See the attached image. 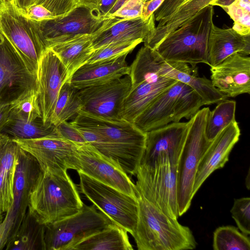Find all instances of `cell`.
Returning <instances> with one entry per match:
<instances>
[{
    "instance_id": "obj_23",
    "label": "cell",
    "mask_w": 250,
    "mask_h": 250,
    "mask_svg": "<svg viewBox=\"0 0 250 250\" xmlns=\"http://www.w3.org/2000/svg\"><path fill=\"white\" fill-rule=\"evenodd\" d=\"M240 134L238 123L234 120L212 141L199 164L194 179L193 197L213 172L224 167Z\"/></svg>"
},
{
    "instance_id": "obj_17",
    "label": "cell",
    "mask_w": 250,
    "mask_h": 250,
    "mask_svg": "<svg viewBox=\"0 0 250 250\" xmlns=\"http://www.w3.org/2000/svg\"><path fill=\"white\" fill-rule=\"evenodd\" d=\"M188 122L171 123L146 133V147L140 165L165 159L177 166L187 137Z\"/></svg>"
},
{
    "instance_id": "obj_27",
    "label": "cell",
    "mask_w": 250,
    "mask_h": 250,
    "mask_svg": "<svg viewBox=\"0 0 250 250\" xmlns=\"http://www.w3.org/2000/svg\"><path fill=\"white\" fill-rule=\"evenodd\" d=\"M20 146L12 138L0 133V213L6 214L14 201L13 186Z\"/></svg>"
},
{
    "instance_id": "obj_30",
    "label": "cell",
    "mask_w": 250,
    "mask_h": 250,
    "mask_svg": "<svg viewBox=\"0 0 250 250\" xmlns=\"http://www.w3.org/2000/svg\"><path fill=\"white\" fill-rule=\"evenodd\" d=\"M127 232L113 223L78 242L70 250H132Z\"/></svg>"
},
{
    "instance_id": "obj_22",
    "label": "cell",
    "mask_w": 250,
    "mask_h": 250,
    "mask_svg": "<svg viewBox=\"0 0 250 250\" xmlns=\"http://www.w3.org/2000/svg\"><path fill=\"white\" fill-rule=\"evenodd\" d=\"M153 13L146 20L142 17L131 19L109 18L94 34V50L112 43L142 40L155 28Z\"/></svg>"
},
{
    "instance_id": "obj_10",
    "label": "cell",
    "mask_w": 250,
    "mask_h": 250,
    "mask_svg": "<svg viewBox=\"0 0 250 250\" xmlns=\"http://www.w3.org/2000/svg\"><path fill=\"white\" fill-rule=\"evenodd\" d=\"M78 173L81 192L113 223L132 235L138 217L137 198L104 184L82 172Z\"/></svg>"
},
{
    "instance_id": "obj_45",
    "label": "cell",
    "mask_w": 250,
    "mask_h": 250,
    "mask_svg": "<svg viewBox=\"0 0 250 250\" xmlns=\"http://www.w3.org/2000/svg\"><path fill=\"white\" fill-rule=\"evenodd\" d=\"M11 109V104H5L0 107V133L9 120Z\"/></svg>"
},
{
    "instance_id": "obj_49",
    "label": "cell",
    "mask_w": 250,
    "mask_h": 250,
    "mask_svg": "<svg viewBox=\"0 0 250 250\" xmlns=\"http://www.w3.org/2000/svg\"><path fill=\"white\" fill-rule=\"evenodd\" d=\"M4 215L5 214L0 213V224L2 222L4 217Z\"/></svg>"
},
{
    "instance_id": "obj_35",
    "label": "cell",
    "mask_w": 250,
    "mask_h": 250,
    "mask_svg": "<svg viewBox=\"0 0 250 250\" xmlns=\"http://www.w3.org/2000/svg\"><path fill=\"white\" fill-rule=\"evenodd\" d=\"M212 246L214 250H250V240L238 228L222 226L213 232Z\"/></svg>"
},
{
    "instance_id": "obj_20",
    "label": "cell",
    "mask_w": 250,
    "mask_h": 250,
    "mask_svg": "<svg viewBox=\"0 0 250 250\" xmlns=\"http://www.w3.org/2000/svg\"><path fill=\"white\" fill-rule=\"evenodd\" d=\"M214 0H165L163 17L144 41L152 50L171 32L189 21Z\"/></svg>"
},
{
    "instance_id": "obj_44",
    "label": "cell",
    "mask_w": 250,
    "mask_h": 250,
    "mask_svg": "<svg viewBox=\"0 0 250 250\" xmlns=\"http://www.w3.org/2000/svg\"><path fill=\"white\" fill-rule=\"evenodd\" d=\"M164 0H150L144 2L142 17L146 20L160 6Z\"/></svg>"
},
{
    "instance_id": "obj_32",
    "label": "cell",
    "mask_w": 250,
    "mask_h": 250,
    "mask_svg": "<svg viewBox=\"0 0 250 250\" xmlns=\"http://www.w3.org/2000/svg\"><path fill=\"white\" fill-rule=\"evenodd\" d=\"M79 89L65 82L59 91L50 123L57 126L61 123L74 118L81 110L82 102Z\"/></svg>"
},
{
    "instance_id": "obj_6",
    "label": "cell",
    "mask_w": 250,
    "mask_h": 250,
    "mask_svg": "<svg viewBox=\"0 0 250 250\" xmlns=\"http://www.w3.org/2000/svg\"><path fill=\"white\" fill-rule=\"evenodd\" d=\"M204 105L195 90L177 81L157 96L132 123L146 133L179 122L183 118L189 120Z\"/></svg>"
},
{
    "instance_id": "obj_14",
    "label": "cell",
    "mask_w": 250,
    "mask_h": 250,
    "mask_svg": "<svg viewBox=\"0 0 250 250\" xmlns=\"http://www.w3.org/2000/svg\"><path fill=\"white\" fill-rule=\"evenodd\" d=\"M107 19L98 16L90 8L78 6L64 16L36 22L40 36L47 48L78 35L93 34Z\"/></svg>"
},
{
    "instance_id": "obj_33",
    "label": "cell",
    "mask_w": 250,
    "mask_h": 250,
    "mask_svg": "<svg viewBox=\"0 0 250 250\" xmlns=\"http://www.w3.org/2000/svg\"><path fill=\"white\" fill-rule=\"evenodd\" d=\"M236 105L235 101L225 99L209 111L205 128L206 136L209 141H212L224 128L235 120Z\"/></svg>"
},
{
    "instance_id": "obj_43",
    "label": "cell",
    "mask_w": 250,
    "mask_h": 250,
    "mask_svg": "<svg viewBox=\"0 0 250 250\" xmlns=\"http://www.w3.org/2000/svg\"><path fill=\"white\" fill-rule=\"evenodd\" d=\"M118 0H100L97 7L94 11L99 17L108 19L110 12Z\"/></svg>"
},
{
    "instance_id": "obj_12",
    "label": "cell",
    "mask_w": 250,
    "mask_h": 250,
    "mask_svg": "<svg viewBox=\"0 0 250 250\" xmlns=\"http://www.w3.org/2000/svg\"><path fill=\"white\" fill-rule=\"evenodd\" d=\"M12 139L38 162L44 172L60 170H80L78 148L79 145L54 136L22 139Z\"/></svg>"
},
{
    "instance_id": "obj_53",
    "label": "cell",
    "mask_w": 250,
    "mask_h": 250,
    "mask_svg": "<svg viewBox=\"0 0 250 250\" xmlns=\"http://www.w3.org/2000/svg\"></svg>"
},
{
    "instance_id": "obj_26",
    "label": "cell",
    "mask_w": 250,
    "mask_h": 250,
    "mask_svg": "<svg viewBox=\"0 0 250 250\" xmlns=\"http://www.w3.org/2000/svg\"><path fill=\"white\" fill-rule=\"evenodd\" d=\"M208 65L215 66L228 57L250 54V34L241 35L232 28L224 29L212 24L208 41Z\"/></svg>"
},
{
    "instance_id": "obj_21",
    "label": "cell",
    "mask_w": 250,
    "mask_h": 250,
    "mask_svg": "<svg viewBox=\"0 0 250 250\" xmlns=\"http://www.w3.org/2000/svg\"><path fill=\"white\" fill-rule=\"evenodd\" d=\"M213 85L227 97L250 94V58L235 53L210 66Z\"/></svg>"
},
{
    "instance_id": "obj_37",
    "label": "cell",
    "mask_w": 250,
    "mask_h": 250,
    "mask_svg": "<svg viewBox=\"0 0 250 250\" xmlns=\"http://www.w3.org/2000/svg\"><path fill=\"white\" fill-rule=\"evenodd\" d=\"M143 42L142 40L112 43L94 50L86 63H91L117 57L128 54L139 44Z\"/></svg>"
},
{
    "instance_id": "obj_15",
    "label": "cell",
    "mask_w": 250,
    "mask_h": 250,
    "mask_svg": "<svg viewBox=\"0 0 250 250\" xmlns=\"http://www.w3.org/2000/svg\"><path fill=\"white\" fill-rule=\"evenodd\" d=\"M131 86L127 75L103 84L79 89L81 111L104 118L121 119L123 104Z\"/></svg>"
},
{
    "instance_id": "obj_24",
    "label": "cell",
    "mask_w": 250,
    "mask_h": 250,
    "mask_svg": "<svg viewBox=\"0 0 250 250\" xmlns=\"http://www.w3.org/2000/svg\"><path fill=\"white\" fill-rule=\"evenodd\" d=\"M125 54L113 58L85 63L72 75L69 83L77 89L103 84L128 75Z\"/></svg>"
},
{
    "instance_id": "obj_42",
    "label": "cell",
    "mask_w": 250,
    "mask_h": 250,
    "mask_svg": "<svg viewBox=\"0 0 250 250\" xmlns=\"http://www.w3.org/2000/svg\"><path fill=\"white\" fill-rule=\"evenodd\" d=\"M24 13L31 20L38 22L56 17L47 9L40 4L31 5Z\"/></svg>"
},
{
    "instance_id": "obj_28",
    "label": "cell",
    "mask_w": 250,
    "mask_h": 250,
    "mask_svg": "<svg viewBox=\"0 0 250 250\" xmlns=\"http://www.w3.org/2000/svg\"><path fill=\"white\" fill-rule=\"evenodd\" d=\"M94 34L78 35L47 48L54 52L61 62L66 73L65 82L69 83L74 73L86 63L94 51L92 47Z\"/></svg>"
},
{
    "instance_id": "obj_34",
    "label": "cell",
    "mask_w": 250,
    "mask_h": 250,
    "mask_svg": "<svg viewBox=\"0 0 250 250\" xmlns=\"http://www.w3.org/2000/svg\"><path fill=\"white\" fill-rule=\"evenodd\" d=\"M210 5L227 13L234 21L232 28L237 33L250 34V0H214Z\"/></svg>"
},
{
    "instance_id": "obj_51",
    "label": "cell",
    "mask_w": 250,
    "mask_h": 250,
    "mask_svg": "<svg viewBox=\"0 0 250 250\" xmlns=\"http://www.w3.org/2000/svg\"><path fill=\"white\" fill-rule=\"evenodd\" d=\"M4 2V3H14V0H3Z\"/></svg>"
},
{
    "instance_id": "obj_40",
    "label": "cell",
    "mask_w": 250,
    "mask_h": 250,
    "mask_svg": "<svg viewBox=\"0 0 250 250\" xmlns=\"http://www.w3.org/2000/svg\"><path fill=\"white\" fill-rule=\"evenodd\" d=\"M144 2L143 0H128L109 18L131 19L142 17Z\"/></svg>"
},
{
    "instance_id": "obj_16",
    "label": "cell",
    "mask_w": 250,
    "mask_h": 250,
    "mask_svg": "<svg viewBox=\"0 0 250 250\" xmlns=\"http://www.w3.org/2000/svg\"><path fill=\"white\" fill-rule=\"evenodd\" d=\"M42 171L37 160L21 148L14 181L13 203L3 219V221L10 229L9 237L18 228L28 208L31 192Z\"/></svg>"
},
{
    "instance_id": "obj_41",
    "label": "cell",
    "mask_w": 250,
    "mask_h": 250,
    "mask_svg": "<svg viewBox=\"0 0 250 250\" xmlns=\"http://www.w3.org/2000/svg\"><path fill=\"white\" fill-rule=\"evenodd\" d=\"M60 136L77 145L86 144L84 138L78 130L70 122L64 121L56 126Z\"/></svg>"
},
{
    "instance_id": "obj_18",
    "label": "cell",
    "mask_w": 250,
    "mask_h": 250,
    "mask_svg": "<svg viewBox=\"0 0 250 250\" xmlns=\"http://www.w3.org/2000/svg\"><path fill=\"white\" fill-rule=\"evenodd\" d=\"M78 151L80 162L79 171L126 194L137 198L135 185L120 167L105 158L88 143L79 145Z\"/></svg>"
},
{
    "instance_id": "obj_50",
    "label": "cell",
    "mask_w": 250,
    "mask_h": 250,
    "mask_svg": "<svg viewBox=\"0 0 250 250\" xmlns=\"http://www.w3.org/2000/svg\"><path fill=\"white\" fill-rule=\"evenodd\" d=\"M4 2L3 0H0V10L3 7Z\"/></svg>"
},
{
    "instance_id": "obj_5",
    "label": "cell",
    "mask_w": 250,
    "mask_h": 250,
    "mask_svg": "<svg viewBox=\"0 0 250 250\" xmlns=\"http://www.w3.org/2000/svg\"><path fill=\"white\" fill-rule=\"evenodd\" d=\"M208 5L167 36L153 51L164 62L208 65V41L214 10Z\"/></svg>"
},
{
    "instance_id": "obj_52",
    "label": "cell",
    "mask_w": 250,
    "mask_h": 250,
    "mask_svg": "<svg viewBox=\"0 0 250 250\" xmlns=\"http://www.w3.org/2000/svg\"><path fill=\"white\" fill-rule=\"evenodd\" d=\"M144 2L149 1L150 0H143Z\"/></svg>"
},
{
    "instance_id": "obj_46",
    "label": "cell",
    "mask_w": 250,
    "mask_h": 250,
    "mask_svg": "<svg viewBox=\"0 0 250 250\" xmlns=\"http://www.w3.org/2000/svg\"><path fill=\"white\" fill-rule=\"evenodd\" d=\"M100 0H76L77 7L84 6L95 11Z\"/></svg>"
},
{
    "instance_id": "obj_25",
    "label": "cell",
    "mask_w": 250,
    "mask_h": 250,
    "mask_svg": "<svg viewBox=\"0 0 250 250\" xmlns=\"http://www.w3.org/2000/svg\"><path fill=\"white\" fill-rule=\"evenodd\" d=\"M159 72L162 76L191 87L201 97L204 105L218 103L228 98L213 85L211 80L198 76L197 66L193 67L184 62L163 61Z\"/></svg>"
},
{
    "instance_id": "obj_36",
    "label": "cell",
    "mask_w": 250,
    "mask_h": 250,
    "mask_svg": "<svg viewBox=\"0 0 250 250\" xmlns=\"http://www.w3.org/2000/svg\"><path fill=\"white\" fill-rule=\"evenodd\" d=\"M11 106L12 112L28 120L41 119L37 91L26 92L11 104Z\"/></svg>"
},
{
    "instance_id": "obj_19",
    "label": "cell",
    "mask_w": 250,
    "mask_h": 250,
    "mask_svg": "<svg viewBox=\"0 0 250 250\" xmlns=\"http://www.w3.org/2000/svg\"><path fill=\"white\" fill-rule=\"evenodd\" d=\"M65 78L60 60L51 49L46 48L39 61L37 73L38 102L44 124L50 123Z\"/></svg>"
},
{
    "instance_id": "obj_39",
    "label": "cell",
    "mask_w": 250,
    "mask_h": 250,
    "mask_svg": "<svg viewBox=\"0 0 250 250\" xmlns=\"http://www.w3.org/2000/svg\"><path fill=\"white\" fill-rule=\"evenodd\" d=\"M34 4L42 5L55 17L64 16L77 7L76 0H34Z\"/></svg>"
},
{
    "instance_id": "obj_1",
    "label": "cell",
    "mask_w": 250,
    "mask_h": 250,
    "mask_svg": "<svg viewBox=\"0 0 250 250\" xmlns=\"http://www.w3.org/2000/svg\"><path fill=\"white\" fill-rule=\"evenodd\" d=\"M138 217L133 234L139 250H184L196 248L190 229L152 204L136 189Z\"/></svg>"
},
{
    "instance_id": "obj_4",
    "label": "cell",
    "mask_w": 250,
    "mask_h": 250,
    "mask_svg": "<svg viewBox=\"0 0 250 250\" xmlns=\"http://www.w3.org/2000/svg\"><path fill=\"white\" fill-rule=\"evenodd\" d=\"M162 61L146 46L139 50L129 65L128 75L131 86L123 104L121 119L132 123L157 96L177 81L160 74Z\"/></svg>"
},
{
    "instance_id": "obj_38",
    "label": "cell",
    "mask_w": 250,
    "mask_h": 250,
    "mask_svg": "<svg viewBox=\"0 0 250 250\" xmlns=\"http://www.w3.org/2000/svg\"><path fill=\"white\" fill-rule=\"evenodd\" d=\"M232 217L238 228L246 235L250 233V198L236 199L230 209Z\"/></svg>"
},
{
    "instance_id": "obj_9",
    "label": "cell",
    "mask_w": 250,
    "mask_h": 250,
    "mask_svg": "<svg viewBox=\"0 0 250 250\" xmlns=\"http://www.w3.org/2000/svg\"><path fill=\"white\" fill-rule=\"evenodd\" d=\"M0 27L28 70L37 78L39 61L46 47L40 36L36 21L14 3H4L0 10Z\"/></svg>"
},
{
    "instance_id": "obj_8",
    "label": "cell",
    "mask_w": 250,
    "mask_h": 250,
    "mask_svg": "<svg viewBox=\"0 0 250 250\" xmlns=\"http://www.w3.org/2000/svg\"><path fill=\"white\" fill-rule=\"evenodd\" d=\"M177 166L162 159L140 165L136 175V190L169 217L177 219Z\"/></svg>"
},
{
    "instance_id": "obj_47",
    "label": "cell",
    "mask_w": 250,
    "mask_h": 250,
    "mask_svg": "<svg viewBox=\"0 0 250 250\" xmlns=\"http://www.w3.org/2000/svg\"><path fill=\"white\" fill-rule=\"evenodd\" d=\"M34 0H15L14 4L21 11L25 13L27 9L33 5Z\"/></svg>"
},
{
    "instance_id": "obj_13",
    "label": "cell",
    "mask_w": 250,
    "mask_h": 250,
    "mask_svg": "<svg viewBox=\"0 0 250 250\" xmlns=\"http://www.w3.org/2000/svg\"><path fill=\"white\" fill-rule=\"evenodd\" d=\"M31 90L38 91L36 77L0 30V107L12 104Z\"/></svg>"
},
{
    "instance_id": "obj_2",
    "label": "cell",
    "mask_w": 250,
    "mask_h": 250,
    "mask_svg": "<svg viewBox=\"0 0 250 250\" xmlns=\"http://www.w3.org/2000/svg\"><path fill=\"white\" fill-rule=\"evenodd\" d=\"M83 204L67 170L42 171L31 192L28 209L46 225L78 213Z\"/></svg>"
},
{
    "instance_id": "obj_3",
    "label": "cell",
    "mask_w": 250,
    "mask_h": 250,
    "mask_svg": "<svg viewBox=\"0 0 250 250\" xmlns=\"http://www.w3.org/2000/svg\"><path fill=\"white\" fill-rule=\"evenodd\" d=\"M70 123L100 135L113 150L120 167L127 174L136 175L146 147V133L124 119L104 118L81 110Z\"/></svg>"
},
{
    "instance_id": "obj_29",
    "label": "cell",
    "mask_w": 250,
    "mask_h": 250,
    "mask_svg": "<svg viewBox=\"0 0 250 250\" xmlns=\"http://www.w3.org/2000/svg\"><path fill=\"white\" fill-rule=\"evenodd\" d=\"M45 225L28 209L21 223L9 237L4 250H45Z\"/></svg>"
},
{
    "instance_id": "obj_31",
    "label": "cell",
    "mask_w": 250,
    "mask_h": 250,
    "mask_svg": "<svg viewBox=\"0 0 250 250\" xmlns=\"http://www.w3.org/2000/svg\"><path fill=\"white\" fill-rule=\"evenodd\" d=\"M1 133L13 139H31L48 136L61 137L56 126L50 123L44 124L41 119L30 120L12 110L9 120Z\"/></svg>"
},
{
    "instance_id": "obj_11",
    "label": "cell",
    "mask_w": 250,
    "mask_h": 250,
    "mask_svg": "<svg viewBox=\"0 0 250 250\" xmlns=\"http://www.w3.org/2000/svg\"><path fill=\"white\" fill-rule=\"evenodd\" d=\"M113 223L102 212H98L94 205L84 204L78 213L45 225V250H70L78 242Z\"/></svg>"
},
{
    "instance_id": "obj_7",
    "label": "cell",
    "mask_w": 250,
    "mask_h": 250,
    "mask_svg": "<svg viewBox=\"0 0 250 250\" xmlns=\"http://www.w3.org/2000/svg\"><path fill=\"white\" fill-rule=\"evenodd\" d=\"M209 111L208 107L199 109L188 121V131L177 169L179 216L186 212L190 207L199 164L212 142L207 139L205 134Z\"/></svg>"
},
{
    "instance_id": "obj_48",
    "label": "cell",
    "mask_w": 250,
    "mask_h": 250,
    "mask_svg": "<svg viewBox=\"0 0 250 250\" xmlns=\"http://www.w3.org/2000/svg\"><path fill=\"white\" fill-rule=\"evenodd\" d=\"M250 170H249L247 176L246 178V186L248 189H249L250 188Z\"/></svg>"
}]
</instances>
